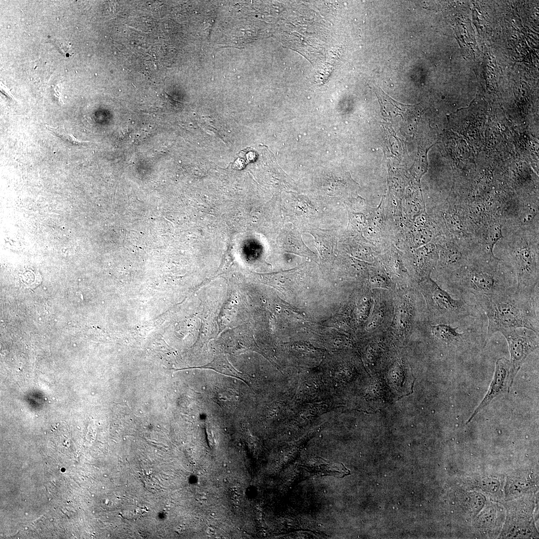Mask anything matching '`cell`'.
Here are the masks:
<instances>
[{
	"label": "cell",
	"instance_id": "5b68a950",
	"mask_svg": "<svg viewBox=\"0 0 539 539\" xmlns=\"http://www.w3.org/2000/svg\"><path fill=\"white\" fill-rule=\"evenodd\" d=\"M508 342L514 379L528 356L539 347V333L526 328H506L500 331Z\"/></svg>",
	"mask_w": 539,
	"mask_h": 539
},
{
	"label": "cell",
	"instance_id": "7c38bea8",
	"mask_svg": "<svg viewBox=\"0 0 539 539\" xmlns=\"http://www.w3.org/2000/svg\"><path fill=\"white\" fill-rule=\"evenodd\" d=\"M56 45L58 46V49L61 50L62 52L68 53L70 50V45L67 42H57Z\"/></svg>",
	"mask_w": 539,
	"mask_h": 539
},
{
	"label": "cell",
	"instance_id": "3957f363",
	"mask_svg": "<svg viewBox=\"0 0 539 539\" xmlns=\"http://www.w3.org/2000/svg\"><path fill=\"white\" fill-rule=\"evenodd\" d=\"M474 297L488 318V338L506 328H526L539 333L538 293H527L514 286Z\"/></svg>",
	"mask_w": 539,
	"mask_h": 539
},
{
	"label": "cell",
	"instance_id": "6da1fadb",
	"mask_svg": "<svg viewBox=\"0 0 539 539\" xmlns=\"http://www.w3.org/2000/svg\"><path fill=\"white\" fill-rule=\"evenodd\" d=\"M502 235L494 247V255L513 270L518 289L531 294L538 293L539 227L506 224Z\"/></svg>",
	"mask_w": 539,
	"mask_h": 539
},
{
	"label": "cell",
	"instance_id": "ba28073f",
	"mask_svg": "<svg viewBox=\"0 0 539 539\" xmlns=\"http://www.w3.org/2000/svg\"><path fill=\"white\" fill-rule=\"evenodd\" d=\"M379 90H375V93L378 97L379 103L381 106V112L384 117H387L392 112L390 117L400 115L403 119V115L407 117L416 114V105H408L399 103L388 95H387L381 88L378 87Z\"/></svg>",
	"mask_w": 539,
	"mask_h": 539
},
{
	"label": "cell",
	"instance_id": "277c9868",
	"mask_svg": "<svg viewBox=\"0 0 539 539\" xmlns=\"http://www.w3.org/2000/svg\"><path fill=\"white\" fill-rule=\"evenodd\" d=\"M421 287L430 314L441 323L481 317V313L475 305L468 303L462 297L453 298L429 276L423 282Z\"/></svg>",
	"mask_w": 539,
	"mask_h": 539
},
{
	"label": "cell",
	"instance_id": "7a4b0ae2",
	"mask_svg": "<svg viewBox=\"0 0 539 539\" xmlns=\"http://www.w3.org/2000/svg\"><path fill=\"white\" fill-rule=\"evenodd\" d=\"M452 287L461 295H488L517 286L513 270L494 254L479 250L448 272Z\"/></svg>",
	"mask_w": 539,
	"mask_h": 539
},
{
	"label": "cell",
	"instance_id": "9c48e42d",
	"mask_svg": "<svg viewBox=\"0 0 539 539\" xmlns=\"http://www.w3.org/2000/svg\"><path fill=\"white\" fill-rule=\"evenodd\" d=\"M418 157L416 158L413 165L410 169V171L416 178L420 182V179L427 170V157H424L420 152L418 154Z\"/></svg>",
	"mask_w": 539,
	"mask_h": 539
},
{
	"label": "cell",
	"instance_id": "52a82bcc",
	"mask_svg": "<svg viewBox=\"0 0 539 539\" xmlns=\"http://www.w3.org/2000/svg\"><path fill=\"white\" fill-rule=\"evenodd\" d=\"M513 381L510 360L505 357L500 358L496 361L494 375L486 394L473 412L466 424L470 422L476 415L494 398L504 392H509Z\"/></svg>",
	"mask_w": 539,
	"mask_h": 539
},
{
	"label": "cell",
	"instance_id": "30bf717a",
	"mask_svg": "<svg viewBox=\"0 0 539 539\" xmlns=\"http://www.w3.org/2000/svg\"><path fill=\"white\" fill-rule=\"evenodd\" d=\"M47 127L52 133L54 134L63 141L72 145H80L88 142L87 141H81L75 138L72 134L68 133L58 127H52L49 126H47Z\"/></svg>",
	"mask_w": 539,
	"mask_h": 539
},
{
	"label": "cell",
	"instance_id": "8fae6325",
	"mask_svg": "<svg viewBox=\"0 0 539 539\" xmlns=\"http://www.w3.org/2000/svg\"><path fill=\"white\" fill-rule=\"evenodd\" d=\"M482 486L485 490L489 492L494 493L498 490L499 487V483L496 480L486 479L483 481Z\"/></svg>",
	"mask_w": 539,
	"mask_h": 539
},
{
	"label": "cell",
	"instance_id": "8992f818",
	"mask_svg": "<svg viewBox=\"0 0 539 539\" xmlns=\"http://www.w3.org/2000/svg\"><path fill=\"white\" fill-rule=\"evenodd\" d=\"M430 332L434 338L440 343L453 347H463L469 345L483 336L482 325L471 326L462 331L459 326L449 324L438 323L429 326Z\"/></svg>",
	"mask_w": 539,
	"mask_h": 539
}]
</instances>
